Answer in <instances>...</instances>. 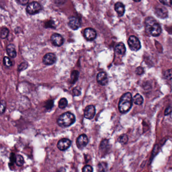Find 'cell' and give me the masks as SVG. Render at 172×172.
Segmentation results:
<instances>
[{
    "instance_id": "obj_3",
    "label": "cell",
    "mask_w": 172,
    "mask_h": 172,
    "mask_svg": "<svg viewBox=\"0 0 172 172\" xmlns=\"http://www.w3.org/2000/svg\"><path fill=\"white\" fill-rule=\"evenodd\" d=\"M75 122V117L72 113L66 112L59 116L57 120V124L61 127H67Z\"/></svg>"
},
{
    "instance_id": "obj_27",
    "label": "cell",
    "mask_w": 172,
    "mask_h": 172,
    "mask_svg": "<svg viewBox=\"0 0 172 172\" xmlns=\"http://www.w3.org/2000/svg\"><path fill=\"white\" fill-rule=\"evenodd\" d=\"M28 67V64L26 62H23L21 64L18 66V71H23L24 70L26 69Z\"/></svg>"
},
{
    "instance_id": "obj_1",
    "label": "cell",
    "mask_w": 172,
    "mask_h": 172,
    "mask_svg": "<svg viewBox=\"0 0 172 172\" xmlns=\"http://www.w3.org/2000/svg\"><path fill=\"white\" fill-rule=\"evenodd\" d=\"M145 32L151 36L157 37L162 33V27L153 18H146L144 22Z\"/></svg>"
},
{
    "instance_id": "obj_31",
    "label": "cell",
    "mask_w": 172,
    "mask_h": 172,
    "mask_svg": "<svg viewBox=\"0 0 172 172\" xmlns=\"http://www.w3.org/2000/svg\"><path fill=\"white\" fill-rule=\"evenodd\" d=\"M46 27H50V28H55V23L53 21H49L46 23Z\"/></svg>"
},
{
    "instance_id": "obj_21",
    "label": "cell",
    "mask_w": 172,
    "mask_h": 172,
    "mask_svg": "<svg viewBox=\"0 0 172 172\" xmlns=\"http://www.w3.org/2000/svg\"><path fill=\"white\" fill-rule=\"evenodd\" d=\"M68 105V101L65 98H62L59 102V108L63 109L66 108Z\"/></svg>"
},
{
    "instance_id": "obj_22",
    "label": "cell",
    "mask_w": 172,
    "mask_h": 172,
    "mask_svg": "<svg viewBox=\"0 0 172 172\" xmlns=\"http://www.w3.org/2000/svg\"><path fill=\"white\" fill-rule=\"evenodd\" d=\"M79 76V72L77 71H74L72 72L71 76V83H74L77 80Z\"/></svg>"
},
{
    "instance_id": "obj_23",
    "label": "cell",
    "mask_w": 172,
    "mask_h": 172,
    "mask_svg": "<svg viewBox=\"0 0 172 172\" xmlns=\"http://www.w3.org/2000/svg\"><path fill=\"white\" fill-rule=\"evenodd\" d=\"M9 35V30L7 27H2L1 30V37L2 39H6Z\"/></svg>"
},
{
    "instance_id": "obj_16",
    "label": "cell",
    "mask_w": 172,
    "mask_h": 172,
    "mask_svg": "<svg viewBox=\"0 0 172 172\" xmlns=\"http://www.w3.org/2000/svg\"><path fill=\"white\" fill-rule=\"evenodd\" d=\"M115 50L117 54L121 55L125 54L126 52V47L123 43H118L117 45L115 46Z\"/></svg>"
},
{
    "instance_id": "obj_5",
    "label": "cell",
    "mask_w": 172,
    "mask_h": 172,
    "mask_svg": "<svg viewBox=\"0 0 172 172\" xmlns=\"http://www.w3.org/2000/svg\"><path fill=\"white\" fill-rule=\"evenodd\" d=\"M41 9V7L38 2H32L27 5L26 11L30 15H35L39 13Z\"/></svg>"
},
{
    "instance_id": "obj_4",
    "label": "cell",
    "mask_w": 172,
    "mask_h": 172,
    "mask_svg": "<svg viewBox=\"0 0 172 172\" xmlns=\"http://www.w3.org/2000/svg\"><path fill=\"white\" fill-rule=\"evenodd\" d=\"M130 48L133 51H137L141 48V44L137 37L132 35L129 37L128 41Z\"/></svg>"
},
{
    "instance_id": "obj_18",
    "label": "cell",
    "mask_w": 172,
    "mask_h": 172,
    "mask_svg": "<svg viewBox=\"0 0 172 172\" xmlns=\"http://www.w3.org/2000/svg\"><path fill=\"white\" fill-rule=\"evenodd\" d=\"M133 102L135 104L137 105H141L143 103V97H142L141 95L137 93L134 97Z\"/></svg>"
},
{
    "instance_id": "obj_7",
    "label": "cell",
    "mask_w": 172,
    "mask_h": 172,
    "mask_svg": "<svg viewBox=\"0 0 172 172\" xmlns=\"http://www.w3.org/2000/svg\"><path fill=\"white\" fill-rule=\"evenodd\" d=\"M71 144V141L67 138H62L58 141L57 147L60 151H66L69 148Z\"/></svg>"
},
{
    "instance_id": "obj_12",
    "label": "cell",
    "mask_w": 172,
    "mask_h": 172,
    "mask_svg": "<svg viewBox=\"0 0 172 172\" xmlns=\"http://www.w3.org/2000/svg\"><path fill=\"white\" fill-rule=\"evenodd\" d=\"M84 35L85 39L88 41H93L97 37V32L92 28H87L84 30Z\"/></svg>"
},
{
    "instance_id": "obj_14",
    "label": "cell",
    "mask_w": 172,
    "mask_h": 172,
    "mask_svg": "<svg viewBox=\"0 0 172 172\" xmlns=\"http://www.w3.org/2000/svg\"><path fill=\"white\" fill-rule=\"evenodd\" d=\"M68 25L72 29L77 30L79 28L81 25V23L79 20L77 18L72 16L70 17Z\"/></svg>"
},
{
    "instance_id": "obj_33",
    "label": "cell",
    "mask_w": 172,
    "mask_h": 172,
    "mask_svg": "<svg viewBox=\"0 0 172 172\" xmlns=\"http://www.w3.org/2000/svg\"><path fill=\"white\" fill-rule=\"evenodd\" d=\"M160 2L163 5H166V6H170L172 5V1H169H169H160Z\"/></svg>"
},
{
    "instance_id": "obj_28",
    "label": "cell",
    "mask_w": 172,
    "mask_h": 172,
    "mask_svg": "<svg viewBox=\"0 0 172 172\" xmlns=\"http://www.w3.org/2000/svg\"><path fill=\"white\" fill-rule=\"evenodd\" d=\"M82 172H93V168L90 165H86L82 169Z\"/></svg>"
},
{
    "instance_id": "obj_6",
    "label": "cell",
    "mask_w": 172,
    "mask_h": 172,
    "mask_svg": "<svg viewBox=\"0 0 172 172\" xmlns=\"http://www.w3.org/2000/svg\"><path fill=\"white\" fill-rule=\"evenodd\" d=\"M57 57L53 53H48L43 57V62L46 65H51L56 62Z\"/></svg>"
},
{
    "instance_id": "obj_30",
    "label": "cell",
    "mask_w": 172,
    "mask_h": 172,
    "mask_svg": "<svg viewBox=\"0 0 172 172\" xmlns=\"http://www.w3.org/2000/svg\"><path fill=\"white\" fill-rule=\"evenodd\" d=\"M6 104L5 101L2 100L1 103V114H3L5 111L6 108Z\"/></svg>"
},
{
    "instance_id": "obj_20",
    "label": "cell",
    "mask_w": 172,
    "mask_h": 172,
    "mask_svg": "<svg viewBox=\"0 0 172 172\" xmlns=\"http://www.w3.org/2000/svg\"><path fill=\"white\" fill-rule=\"evenodd\" d=\"M108 168L106 163L104 162H100L97 166V172H106Z\"/></svg>"
},
{
    "instance_id": "obj_29",
    "label": "cell",
    "mask_w": 172,
    "mask_h": 172,
    "mask_svg": "<svg viewBox=\"0 0 172 172\" xmlns=\"http://www.w3.org/2000/svg\"><path fill=\"white\" fill-rule=\"evenodd\" d=\"M135 73L136 74L138 75H142L144 73V69L142 67H138L136 69Z\"/></svg>"
},
{
    "instance_id": "obj_2",
    "label": "cell",
    "mask_w": 172,
    "mask_h": 172,
    "mask_svg": "<svg viewBox=\"0 0 172 172\" xmlns=\"http://www.w3.org/2000/svg\"><path fill=\"white\" fill-rule=\"evenodd\" d=\"M133 104V99L131 93H127L122 95L120 98L118 104V108L120 112L125 114L129 111Z\"/></svg>"
},
{
    "instance_id": "obj_9",
    "label": "cell",
    "mask_w": 172,
    "mask_h": 172,
    "mask_svg": "<svg viewBox=\"0 0 172 172\" xmlns=\"http://www.w3.org/2000/svg\"><path fill=\"white\" fill-rule=\"evenodd\" d=\"M95 114V108L94 106L89 105L85 108L84 111V117L88 119H92Z\"/></svg>"
},
{
    "instance_id": "obj_24",
    "label": "cell",
    "mask_w": 172,
    "mask_h": 172,
    "mask_svg": "<svg viewBox=\"0 0 172 172\" xmlns=\"http://www.w3.org/2000/svg\"><path fill=\"white\" fill-rule=\"evenodd\" d=\"M164 76L166 79H172V69L166 70L164 73Z\"/></svg>"
},
{
    "instance_id": "obj_26",
    "label": "cell",
    "mask_w": 172,
    "mask_h": 172,
    "mask_svg": "<svg viewBox=\"0 0 172 172\" xmlns=\"http://www.w3.org/2000/svg\"><path fill=\"white\" fill-rule=\"evenodd\" d=\"M3 63L5 66L7 67H10L12 66V62L10 58L8 57H5L3 59Z\"/></svg>"
},
{
    "instance_id": "obj_34",
    "label": "cell",
    "mask_w": 172,
    "mask_h": 172,
    "mask_svg": "<svg viewBox=\"0 0 172 172\" xmlns=\"http://www.w3.org/2000/svg\"><path fill=\"white\" fill-rule=\"evenodd\" d=\"M172 112V107H171V106H169L168 108H167L165 110V111H164V115H168L170 114H171V113Z\"/></svg>"
},
{
    "instance_id": "obj_13",
    "label": "cell",
    "mask_w": 172,
    "mask_h": 172,
    "mask_svg": "<svg viewBox=\"0 0 172 172\" xmlns=\"http://www.w3.org/2000/svg\"><path fill=\"white\" fill-rule=\"evenodd\" d=\"M97 80L100 85L103 86L106 85L107 83H108V78L106 73L104 72H99L97 75Z\"/></svg>"
},
{
    "instance_id": "obj_10",
    "label": "cell",
    "mask_w": 172,
    "mask_h": 172,
    "mask_svg": "<svg viewBox=\"0 0 172 172\" xmlns=\"http://www.w3.org/2000/svg\"><path fill=\"white\" fill-rule=\"evenodd\" d=\"M88 143V139L85 134H81L77 138L76 145L79 149H83Z\"/></svg>"
},
{
    "instance_id": "obj_35",
    "label": "cell",
    "mask_w": 172,
    "mask_h": 172,
    "mask_svg": "<svg viewBox=\"0 0 172 172\" xmlns=\"http://www.w3.org/2000/svg\"><path fill=\"white\" fill-rule=\"evenodd\" d=\"M17 2L19 3V4L22 5H25L26 4H27L28 3V1H22V0H20V1H17Z\"/></svg>"
},
{
    "instance_id": "obj_15",
    "label": "cell",
    "mask_w": 172,
    "mask_h": 172,
    "mask_svg": "<svg viewBox=\"0 0 172 172\" xmlns=\"http://www.w3.org/2000/svg\"><path fill=\"white\" fill-rule=\"evenodd\" d=\"M115 10L119 17H122L124 15L125 11V6L121 2H117L115 4Z\"/></svg>"
},
{
    "instance_id": "obj_32",
    "label": "cell",
    "mask_w": 172,
    "mask_h": 172,
    "mask_svg": "<svg viewBox=\"0 0 172 172\" xmlns=\"http://www.w3.org/2000/svg\"><path fill=\"white\" fill-rule=\"evenodd\" d=\"M73 93L74 96H79L81 95V91L77 88H74L73 90Z\"/></svg>"
},
{
    "instance_id": "obj_11",
    "label": "cell",
    "mask_w": 172,
    "mask_h": 172,
    "mask_svg": "<svg viewBox=\"0 0 172 172\" xmlns=\"http://www.w3.org/2000/svg\"><path fill=\"white\" fill-rule=\"evenodd\" d=\"M155 14L157 17L164 19L168 17V11L165 7L160 6L155 9Z\"/></svg>"
},
{
    "instance_id": "obj_19",
    "label": "cell",
    "mask_w": 172,
    "mask_h": 172,
    "mask_svg": "<svg viewBox=\"0 0 172 172\" xmlns=\"http://www.w3.org/2000/svg\"><path fill=\"white\" fill-rule=\"evenodd\" d=\"M15 162L17 166H21L24 164V160L23 159V157L21 155H16L15 158Z\"/></svg>"
},
{
    "instance_id": "obj_25",
    "label": "cell",
    "mask_w": 172,
    "mask_h": 172,
    "mask_svg": "<svg viewBox=\"0 0 172 172\" xmlns=\"http://www.w3.org/2000/svg\"><path fill=\"white\" fill-rule=\"evenodd\" d=\"M118 141L120 143L125 144L127 143L128 141V136L126 134H123V135L120 136L118 139Z\"/></svg>"
},
{
    "instance_id": "obj_17",
    "label": "cell",
    "mask_w": 172,
    "mask_h": 172,
    "mask_svg": "<svg viewBox=\"0 0 172 172\" xmlns=\"http://www.w3.org/2000/svg\"><path fill=\"white\" fill-rule=\"evenodd\" d=\"M7 52L10 57L15 58L17 56L15 46L13 44H9L7 47Z\"/></svg>"
},
{
    "instance_id": "obj_8",
    "label": "cell",
    "mask_w": 172,
    "mask_h": 172,
    "mask_svg": "<svg viewBox=\"0 0 172 172\" xmlns=\"http://www.w3.org/2000/svg\"><path fill=\"white\" fill-rule=\"evenodd\" d=\"M50 41L53 45L57 46H61L64 43V39L61 35L58 33H54L51 36Z\"/></svg>"
}]
</instances>
